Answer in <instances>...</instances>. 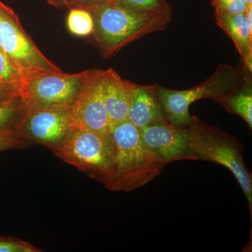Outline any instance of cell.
<instances>
[{
	"instance_id": "5",
	"label": "cell",
	"mask_w": 252,
	"mask_h": 252,
	"mask_svg": "<svg viewBox=\"0 0 252 252\" xmlns=\"http://www.w3.org/2000/svg\"><path fill=\"white\" fill-rule=\"evenodd\" d=\"M53 153L105 187L115 158L116 145L109 132L102 133L72 127Z\"/></svg>"
},
{
	"instance_id": "14",
	"label": "cell",
	"mask_w": 252,
	"mask_h": 252,
	"mask_svg": "<svg viewBox=\"0 0 252 252\" xmlns=\"http://www.w3.org/2000/svg\"><path fill=\"white\" fill-rule=\"evenodd\" d=\"M228 112L241 117L252 128V85L251 78L248 77L238 89L222 97L218 102Z\"/></svg>"
},
{
	"instance_id": "2",
	"label": "cell",
	"mask_w": 252,
	"mask_h": 252,
	"mask_svg": "<svg viewBox=\"0 0 252 252\" xmlns=\"http://www.w3.org/2000/svg\"><path fill=\"white\" fill-rule=\"evenodd\" d=\"M94 19L92 35L104 59L110 57L134 41L156 32L165 31L171 12L144 14L107 1L88 10Z\"/></svg>"
},
{
	"instance_id": "13",
	"label": "cell",
	"mask_w": 252,
	"mask_h": 252,
	"mask_svg": "<svg viewBox=\"0 0 252 252\" xmlns=\"http://www.w3.org/2000/svg\"><path fill=\"white\" fill-rule=\"evenodd\" d=\"M217 26L231 38L249 72L252 71V35L250 34L245 13L215 15Z\"/></svg>"
},
{
	"instance_id": "4",
	"label": "cell",
	"mask_w": 252,
	"mask_h": 252,
	"mask_svg": "<svg viewBox=\"0 0 252 252\" xmlns=\"http://www.w3.org/2000/svg\"><path fill=\"white\" fill-rule=\"evenodd\" d=\"M248 76L241 69L220 64L208 79L187 90H173L158 86V94L167 122L179 127H187L193 122L189 108L199 99H210L218 102L222 97L243 85Z\"/></svg>"
},
{
	"instance_id": "18",
	"label": "cell",
	"mask_w": 252,
	"mask_h": 252,
	"mask_svg": "<svg viewBox=\"0 0 252 252\" xmlns=\"http://www.w3.org/2000/svg\"><path fill=\"white\" fill-rule=\"evenodd\" d=\"M24 81L21 73L0 50V84L23 87Z\"/></svg>"
},
{
	"instance_id": "7",
	"label": "cell",
	"mask_w": 252,
	"mask_h": 252,
	"mask_svg": "<svg viewBox=\"0 0 252 252\" xmlns=\"http://www.w3.org/2000/svg\"><path fill=\"white\" fill-rule=\"evenodd\" d=\"M86 70L77 74L49 72L25 80L26 109H71L80 94Z\"/></svg>"
},
{
	"instance_id": "21",
	"label": "cell",
	"mask_w": 252,
	"mask_h": 252,
	"mask_svg": "<svg viewBox=\"0 0 252 252\" xmlns=\"http://www.w3.org/2000/svg\"><path fill=\"white\" fill-rule=\"evenodd\" d=\"M31 141L16 132L0 133V152L12 149H23L31 147Z\"/></svg>"
},
{
	"instance_id": "16",
	"label": "cell",
	"mask_w": 252,
	"mask_h": 252,
	"mask_svg": "<svg viewBox=\"0 0 252 252\" xmlns=\"http://www.w3.org/2000/svg\"><path fill=\"white\" fill-rule=\"evenodd\" d=\"M67 26L74 35L87 36L92 35L94 23L89 11L80 8L69 9L67 18Z\"/></svg>"
},
{
	"instance_id": "15",
	"label": "cell",
	"mask_w": 252,
	"mask_h": 252,
	"mask_svg": "<svg viewBox=\"0 0 252 252\" xmlns=\"http://www.w3.org/2000/svg\"><path fill=\"white\" fill-rule=\"evenodd\" d=\"M26 110V99L23 94L0 98V133L18 132Z\"/></svg>"
},
{
	"instance_id": "26",
	"label": "cell",
	"mask_w": 252,
	"mask_h": 252,
	"mask_svg": "<svg viewBox=\"0 0 252 252\" xmlns=\"http://www.w3.org/2000/svg\"><path fill=\"white\" fill-rule=\"evenodd\" d=\"M108 1H110V2H114V1H115V0H107Z\"/></svg>"
},
{
	"instance_id": "3",
	"label": "cell",
	"mask_w": 252,
	"mask_h": 252,
	"mask_svg": "<svg viewBox=\"0 0 252 252\" xmlns=\"http://www.w3.org/2000/svg\"><path fill=\"white\" fill-rule=\"evenodd\" d=\"M189 145L195 160L220 164L233 174L248 202L252 215V175L243 157V146L235 136L203 124L193 116L189 126Z\"/></svg>"
},
{
	"instance_id": "11",
	"label": "cell",
	"mask_w": 252,
	"mask_h": 252,
	"mask_svg": "<svg viewBox=\"0 0 252 252\" xmlns=\"http://www.w3.org/2000/svg\"><path fill=\"white\" fill-rule=\"evenodd\" d=\"M158 86L134 83L127 120L138 129L168 123L159 99Z\"/></svg>"
},
{
	"instance_id": "20",
	"label": "cell",
	"mask_w": 252,
	"mask_h": 252,
	"mask_svg": "<svg viewBox=\"0 0 252 252\" xmlns=\"http://www.w3.org/2000/svg\"><path fill=\"white\" fill-rule=\"evenodd\" d=\"M32 244L12 237L0 236V252H40Z\"/></svg>"
},
{
	"instance_id": "22",
	"label": "cell",
	"mask_w": 252,
	"mask_h": 252,
	"mask_svg": "<svg viewBox=\"0 0 252 252\" xmlns=\"http://www.w3.org/2000/svg\"><path fill=\"white\" fill-rule=\"evenodd\" d=\"M51 6L58 9L80 8L89 10L94 6L104 4L107 0H46Z\"/></svg>"
},
{
	"instance_id": "8",
	"label": "cell",
	"mask_w": 252,
	"mask_h": 252,
	"mask_svg": "<svg viewBox=\"0 0 252 252\" xmlns=\"http://www.w3.org/2000/svg\"><path fill=\"white\" fill-rule=\"evenodd\" d=\"M72 127L70 109H26L17 132L32 143L54 152Z\"/></svg>"
},
{
	"instance_id": "10",
	"label": "cell",
	"mask_w": 252,
	"mask_h": 252,
	"mask_svg": "<svg viewBox=\"0 0 252 252\" xmlns=\"http://www.w3.org/2000/svg\"><path fill=\"white\" fill-rule=\"evenodd\" d=\"M141 138L164 166L182 160H195L189 145V127L155 124L139 129Z\"/></svg>"
},
{
	"instance_id": "9",
	"label": "cell",
	"mask_w": 252,
	"mask_h": 252,
	"mask_svg": "<svg viewBox=\"0 0 252 252\" xmlns=\"http://www.w3.org/2000/svg\"><path fill=\"white\" fill-rule=\"evenodd\" d=\"M104 70L89 69L84 84L71 108L73 127L107 133L110 122L104 106Z\"/></svg>"
},
{
	"instance_id": "23",
	"label": "cell",
	"mask_w": 252,
	"mask_h": 252,
	"mask_svg": "<svg viewBox=\"0 0 252 252\" xmlns=\"http://www.w3.org/2000/svg\"><path fill=\"white\" fill-rule=\"evenodd\" d=\"M23 87H19V86L0 84V98L13 95V94H23Z\"/></svg>"
},
{
	"instance_id": "12",
	"label": "cell",
	"mask_w": 252,
	"mask_h": 252,
	"mask_svg": "<svg viewBox=\"0 0 252 252\" xmlns=\"http://www.w3.org/2000/svg\"><path fill=\"white\" fill-rule=\"evenodd\" d=\"M133 85V82L123 79L112 68L104 70V102L110 126L127 120Z\"/></svg>"
},
{
	"instance_id": "6",
	"label": "cell",
	"mask_w": 252,
	"mask_h": 252,
	"mask_svg": "<svg viewBox=\"0 0 252 252\" xmlns=\"http://www.w3.org/2000/svg\"><path fill=\"white\" fill-rule=\"evenodd\" d=\"M0 50L24 80L46 73L62 72L36 47L13 9L1 1Z\"/></svg>"
},
{
	"instance_id": "17",
	"label": "cell",
	"mask_w": 252,
	"mask_h": 252,
	"mask_svg": "<svg viewBox=\"0 0 252 252\" xmlns=\"http://www.w3.org/2000/svg\"><path fill=\"white\" fill-rule=\"evenodd\" d=\"M114 2L140 14L155 15L171 12L165 0H115Z\"/></svg>"
},
{
	"instance_id": "19",
	"label": "cell",
	"mask_w": 252,
	"mask_h": 252,
	"mask_svg": "<svg viewBox=\"0 0 252 252\" xmlns=\"http://www.w3.org/2000/svg\"><path fill=\"white\" fill-rule=\"evenodd\" d=\"M215 15L244 14L249 6L245 0H212Z\"/></svg>"
},
{
	"instance_id": "24",
	"label": "cell",
	"mask_w": 252,
	"mask_h": 252,
	"mask_svg": "<svg viewBox=\"0 0 252 252\" xmlns=\"http://www.w3.org/2000/svg\"><path fill=\"white\" fill-rule=\"evenodd\" d=\"M245 15L249 32H250V34L252 35V4L249 5L247 7Z\"/></svg>"
},
{
	"instance_id": "1",
	"label": "cell",
	"mask_w": 252,
	"mask_h": 252,
	"mask_svg": "<svg viewBox=\"0 0 252 252\" xmlns=\"http://www.w3.org/2000/svg\"><path fill=\"white\" fill-rule=\"evenodd\" d=\"M109 132L115 142L116 155L106 188L130 192L160 175L165 166L144 144L133 124L126 120L111 125Z\"/></svg>"
},
{
	"instance_id": "25",
	"label": "cell",
	"mask_w": 252,
	"mask_h": 252,
	"mask_svg": "<svg viewBox=\"0 0 252 252\" xmlns=\"http://www.w3.org/2000/svg\"><path fill=\"white\" fill-rule=\"evenodd\" d=\"M245 1H246V3L248 4V5L252 4V0H245Z\"/></svg>"
}]
</instances>
